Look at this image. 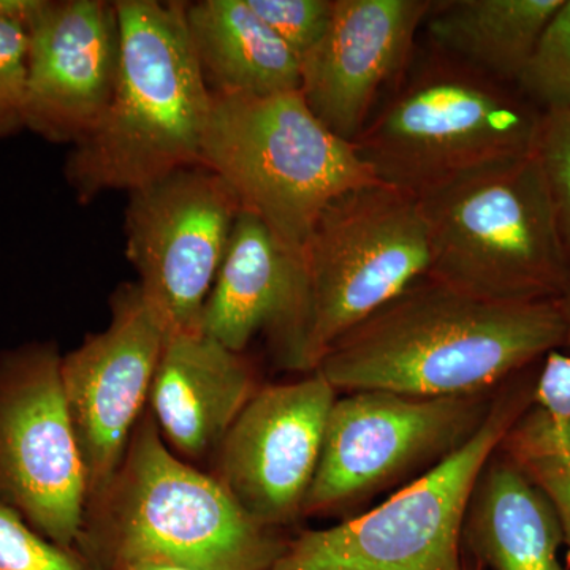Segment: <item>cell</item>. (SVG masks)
<instances>
[{
    "label": "cell",
    "instance_id": "cell-1",
    "mask_svg": "<svg viewBox=\"0 0 570 570\" xmlns=\"http://www.w3.org/2000/svg\"><path fill=\"white\" fill-rule=\"evenodd\" d=\"M564 341L558 299L493 302L423 276L341 337L316 371L344 393L479 395Z\"/></svg>",
    "mask_w": 570,
    "mask_h": 570
},
{
    "label": "cell",
    "instance_id": "cell-2",
    "mask_svg": "<svg viewBox=\"0 0 570 570\" xmlns=\"http://www.w3.org/2000/svg\"><path fill=\"white\" fill-rule=\"evenodd\" d=\"M285 546L219 480L179 460L146 414L121 466L88 499L75 553L89 570H132L149 562L268 570Z\"/></svg>",
    "mask_w": 570,
    "mask_h": 570
},
{
    "label": "cell",
    "instance_id": "cell-3",
    "mask_svg": "<svg viewBox=\"0 0 570 570\" xmlns=\"http://www.w3.org/2000/svg\"><path fill=\"white\" fill-rule=\"evenodd\" d=\"M118 80L102 119L71 146L63 176L82 205L200 164L212 92L195 59L184 3L115 0Z\"/></svg>",
    "mask_w": 570,
    "mask_h": 570
},
{
    "label": "cell",
    "instance_id": "cell-4",
    "mask_svg": "<svg viewBox=\"0 0 570 570\" xmlns=\"http://www.w3.org/2000/svg\"><path fill=\"white\" fill-rule=\"evenodd\" d=\"M430 264L417 195L376 183L336 197L299 253L294 313L273 341L281 365L314 373L341 337L426 276Z\"/></svg>",
    "mask_w": 570,
    "mask_h": 570
},
{
    "label": "cell",
    "instance_id": "cell-5",
    "mask_svg": "<svg viewBox=\"0 0 570 570\" xmlns=\"http://www.w3.org/2000/svg\"><path fill=\"white\" fill-rule=\"evenodd\" d=\"M542 116L517 86L431 48L354 145L379 183L419 197L534 154Z\"/></svg>",
    "mask_w": 570,
    "mask_h": 570
},
{
    "label": "cell",
    "instance_id": "cell-6",
    "mask_svg": "<svg viewBox=\"0 0 570 570\" xmlns=\"http://www.w3.org/2000/svg\"><path fill=\"white\" fill-rule=\"evenodd\" d=\"M419 198L431 279L493 302L568 292L570 262L538 154L475 168Z\"/></svg>",
    "mask_w": 570,
    "mask_h": 570
},
{
    "label": "cell",
    "instance_id": "cell-7",
    "mask_svg": "<svg viewBox=\"0 0 570 570\" xmlns=\"http://www.w3.org/2000/svg\"><path fill=\"white\" fill-rule=\"evenodd\" d=\"M200 164L294 255L336 197L379 183L354 142L318 121L299 91L212 94Z\"/></svg>",
    "mask_w": 570,
    "mask_h": 570
},
{
    "label": "cell",
    "instance_id": "cell-8",
    "mask_svg": "<svg viewBox=\"0 0 570 570\" xmlns=\"http://www.w3.org/2000/svg\"><path fill=\"white\" fill-rule=\"evenodd\" d=\"M539 365L499 387L489 417L453 455L366 512L287 540L268 570H469L461 547L472 491L509 431L534 406Z\"/></svg>",
    "mask_w": 570,
    "mask_h": 570
},
{
    "label": "cell",
    "instance_id": "cell-9",
    "mask_svg": "<svg viewBox=\"0 0 570 570\" xmlns=\"http://www.w3.org/2000/svg\"><path fill=\"white\" fill-rule=\"evenodd\" d=\"M498 390L449 397L384 390L337 396L303 515L355 510L438 466L478 433Z\"/></svg>",
    "mask_w": 570,
    "mask_h": 570
},
{
    "label": "cell",
    "instance_id": "cell-10",
    "mask_svg": "<svg viewBox=\"0 0 570 570\" xmlns=\"http://www.w3.org/2000/svg\"><path fill=\"white\" fill-rule=\"evenodd\" d=\"M55 343L0 355V502L33 530L75 551L88 475L62 384Z\"/></svg>",
    "mask_w": 570,
    "mask_h": 570
},
{
    "label": "cell",
    "instance_id": "cell-11",
    "mask_svg": "<svg viewBox=\"0 0 570 570\" xmlns=\"http://www.w3.org/2000/svg\"><path fill=\"white\" fill-rule=\"evenodd\" d=\"M243 212L204 164L187 165L129 193L126 255L167 336L202 332V314Z\"/></svg>",
    "mask_w": 570,
    "mask_h": 570
},
{
    "label": "cell",
    "instance_id": "cell-12",
    "mask_svg": "<svg viewBox=\"0 0 570 570\" xmlns=\"http://www.w3.org/2000/svg\"><path fill=\"white\" fill-rule=\"evenodd\" d=\"M165 341L167 330L140 285L124 284L111 296V317L102 332L62 355L63 392L89 498L102 491L121 466L149 403Z\"/></svg>",
    "mask_w": 570,
    "mask_h": 570
},
{
    "label": "cell",
    "instance_id": "cell-13",
    "mask_svg": "<svg viewBox=\"0 0 570 570\" xmlns=\"http://www.w3.org/2000/svg\"><path fill=\"white\" fill-rule=\"evenodd\" d=\"M337 390L318 371L258 389L219 448L217 480L250 519L275 530L303 515Z\"/></svg>",
    "mask_w": 570,
    "mask_h": 570
},
{
    "label": "cell",
    "instance_id": "cell-14",
    "mask_svg": "<svg viewBox=\"0 0 570 570\" xmlns=\"http://www.w3.org/2000/svg\"><path fill=\"white\" fill-rule=\"evenodd\" d=\"M28 33L26 130L55 145H77L102 119L118 80L116 2L48 0Z\"/></svg>",
    "mask_w": 570,
    "mask_h": 570
},
{
    "label": "cell",
    "instance_id": "cell-15",
    "mask_svg": "<svg viewBox=\"0 0 570 570\" xmlns=\"http://www.w3.org/2000/svg\"><path fill=\"white\" fill-rule=\"evenodd\" d=\"M434 0H335L325 36L299 62V94L318 121L354 142L379 91L406 69Z\"/></svg>",
    "mask_w": 570,
    "mask_h": 570
},
{
    "label": "cell",
    "instance_id": "cell-16",
    "mask_svg": "<svg viewBox=\"0 0 570 570\" xmlns=\"http://www.w3.org/2000/svg\"><path fill=\"white\" fill-rule=\"evenodd\" d=\"M253 367L204 332L167 336L149 406L160 434L187 459L219 450L257 392Z\"/></svg>",
    "mask_w": 570,
    "mask_h": 570
},
{
    "label": "cell",
    "instance_id": "cell-17",
    "mask_svg": "<svg viewBox=\"0 0 570 570\" xmlns=\"http://www.w3.org/2000/svg\"><path fill=\"white\" fill-rule=\"evenodd\" d=\"M299 255L284 249L254 214L236 219L204 314L202 332L243 354L261 332L283 333L298 294Z\"/></svg>",
    "mask_w": 570,
    "mask_h": 570
},
{
    "label": "cell",
    "instance_id": "cell-18",
    "mask_svg": "<svg viewBox=\"0 0 570 570\" xmlns=\"http://www.w3.org/2000/svg\"><path fill=\"white\" fill-rule=\"evenodd\" d=\"M463 546L491 570H564V538L553 509L501 448L472 491Z\"/></svg>",
    "mask_w": 570,
    "mask_h": 570
},
{
    "label": "cell",
    "instance_id": "cell-19",
    "mask_svg": "<svg viewBox=\"0 0 570 570\" xmlns=\"http://www.w3.org/2000/svg\"><path fill=\"white\" fill-rule=\"evenodd\" d=\"M187 32L209 92L268 97L299 91V59L247 0L184 3Z\"/></svg>",
    "mask_w": 570,
    "mask_h": 570
},
{
    "label": "cell",
    "instance_id": "cell-20",
    "mask_svg": "<svg viewBox=\"0 0 570 570\" xmlns=\"http://www.w3.org/2000/svg\"><path fill=\"white\" fill-rule=\"evenodd\" d=\"M564 0H434L425 31L431 48L517 86Z\"/></svg>",
    "mask_w": 570,
    "mask_h": 570
},
{
    "label": "cell",
    "instance_id": "cell-21",
    "mask_svg": "<svg viewBox=\"0 0 570 570\" xmlns=\"http://www.w3.org/2000/svg\"><path fill=\"white\" fill-rule=\"evenodd\" d=\"M517 88L542 112L570 108V0L543 32Z\"/></svg>",
    "mask_w": 570,
    "mask_h": 570
},
{
    "label": "cell",
    "instance_id": "cell-22",
    "mask_svg": "<svg viewBox=\"0 0 570 570\" xmlns=\"http://www.w3.org/2000/svg\"><path fill=\"white\" fill-rule=\"evenodd\" d=\"M0 570H89L75 551L33 530L17 510L0 502Z\"/></svg>",
    "mask_w": 570,
    "mask_h": 570
},
{
    "label": "cell",
    "instance_id": "cell-23",
    "mask_svg": "<svg viewBox=\"0 0 570 570\" xmlns=\"http://www.w3.org/2000/svg\"><path fill=\"white\" fill-rule=\"evenodd\" d=\"M535 154L570 262V108L543 112Z\"/></svg>",
    "mask_w": 570,
    "mask_h": 570
},
{
    "label": "cell",
    "instance_id": "cell-24",
    "mask_svg": "<svg viewBox=\"0 0 570 570\" xmlns=\"http://www.w3.org/2000/svg\"><path fill=\"white\" fill-rule=\"evenodd\" d=\"M250 9L298 56L299 62L325 36L335 0H247Z\"/></svg>",
    "mask_w": 570,
    "mask_h": 570
},
{
    "label": "cell",
    "instance_id": "cell-25",
    "mask_svg": "<svg viewBox=\"0 0 570 570\" xmlns=\"http://www.w3.org/2000/svg\"><path fill=\"white\" fill-rule=\"evenodd\" d=\"M28 28L0 21V140L26 129Z\"/></svg>",
    "mask_w": 570,
    "mask_h": 570
},
{
    "label": "cell",
    "instance_id": "cell-26",
    "mask_svg": "<svg viewBox=\"0 0 570 570\" xmlns=\"http://www.w3.org/2000/svg\"><path fill=\"white\" fill-rule=\"evenodd\" d=\"M508 455V453H505ZM510 456V455H509ZM546 497L560 523L570 566V453L542 452L510 456Z\"/></svg>",
    "mask_w": 570,
    "mask_h": 570
},
{
    "label": "cell",
    "instance_id": "cell-27",
    "mask_svg": "<svg viewBox=\"0 0 570 570\" xmlns=\"http://www.w3.org/2000/svg\"><path fill=\"white\" fill-rule=\"evenodd\" d=\"M534 407L553 425L570 422V355L557 348L540 360Z\"/></svg>",
    "mask_w": 570,
    "mask_h": 570
},
{
    "label": "cell",
    "instance_id": "cell-28",
    "mask_svg": "<svg viewBox=\"0 0 570 570\" xmlns=\"http://www.w3.org/2000/svg\"><path fill=\"white\" fill-rule=\"evenodd\" d=\"M501 450L510 456L542 452L570 453V422L553 425L539 409L532 406L509 431Z\"/></svg>",
    "mask_w": 570,
    "mask_h": 570
},
{
    "label": "cell",
    "instance_id": "cell-29",
    "mask_svg": "<svg viewBox=\"0 0 570 570\" xmlns=\"http://www.w3.org/2000/svg\"><path fill=\"white\" fill-rule=\"evenodd\" d=\"M48 0H0V21L29 26L36 21Z\"/></svg>",
    "mask_w": 570,
    "mask_h": 570
},
{
    "label": "cell",
    "instance_id": "cell-30",
    "mask_svg": "<svg viewBox=\"0 0 570 570\" xmlns=\"http://www.w3.org/2000/svg\"><path fill=\"white\" fill-rule=\"evenodd\" d=\"M558 303H560L562 317H564L566 324V341L564 347H562L561 351L568 352L570 355V287L568 288V292L558 299Z\"/></svg>",
    "mask_w": 570,
    "mask_h": 570
},
{
    "label": "cell",
    "instance_id": "cell-31",
    "mask_svg": "<svg viewBox=\"0 0 570 570\" xmlns=\"http://www.w3.org/2000/svg\"><path fill=\"white\" fill-rule=\"evenodd\" d=\"M132 570H202L197 568H189V566L179 564H165V562H149V564L138 566Z\"/></svg>",
    "mask_w": 570,
    "mask_h": 570
}]
</instances>
